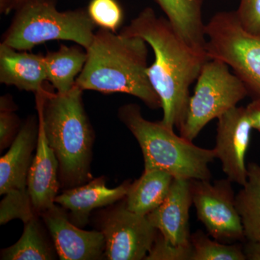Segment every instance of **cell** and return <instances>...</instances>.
Returning <instances> with one entry per match:
<instances>
[{
    "mask_svg": "<svg viewBox=\"0 0 260 260\" xmlns=\"http://www.w3.org/2000/svg\"><path fill=\"white\" fill-rule=\"evenodd\" d=\"M121 32L141 38L153 49L155 59L147 73L161 102V121L179 129L185 119L189 88L209 59L206 51L191 47L167 18L158 17L151 8L140 12Z\"/></svg>",
    "mask_w": 260,
    "mask_h": 260,
    "instance_id": "6da1fadb",
    "label": "cell"
},
{
    "mask_svg": "<svg viewBox=\"0 0 260 260\" xmlns=\"http://www.w3.org/2000/svg\"><path fill=\"white\" fill-rule=\"evenodd\" d=\"M147 44L141 38L101 28L85 49L86 62L75 85L83 90L129 94L150 109L161 108L147 73Z\"/></svg>",
    "mask_w": 260,
    "mask_h": 260,
    "instance_id": "7a4b0ae2",
    "label": "cell"
},
{
    "mask_svg": "<svg viewBox=\"0 0 260 260\" xmlns=\"http://www.w3.org/2000/svg\"><path fill=\"white\" fill-rule=\"evenodd\" d=\"M81 88L67 93L46 90L36 94L38 119L59 164V180L64 187L88 182L94 140L93 128L84 108Z\"/></svg>",
    "mask_w": 260,
    "mask_h": 260,
    "instance_id": "3957f363",
    "label": "cell"
},
{
    "mask_svg": "<svg viewBox=\"0 0 260 260\" xmlns=\"http://www.w3.org/2000/svg\"><path fill=\"white\" fill-rule=\"evenodd\" d=\"M118 116L139 143L145 170L164 171L189 180H210L209 164L216 158L214 149L197 146L161 121L147 120L138 104L122 106Z\"/></svg>",
    "mask_w": 260,
    "mask_h": 260,
    "instance_id": "277c9868",
    "label": "cell"
},
{
    "mask_svg": "<svg viewBox=\"0 0 260 260\" xmlns=\"http://www.w3.org/2000/svg\"><path fill=\"white\" fill-rule=\"evenodd\" d=\"M1 43L19 51L49 41H70L85 49L93 42L96 25L83 9L59 11L54 0H25Z\"/></svg>",
    "mask_w": 260,
    "mask_h": 260,
    "instance_id": "5b68a950",
    "label": "cell"
},
{
    "mask_svg": "<svg viewBox=\"0 0 260 260\" xmlns=\"http://www.w3.org/2000/svg\"><path fill=\"white\" fill-rule=\"evenodd\" d=\"M205 49L242 80L249 95L260 99V36L242 28L235 11L218 12L205 24Z\"/></svg>",
    "mask_w": 260,
    "mask_h": 260,
    "instance_id": "8992f818",
    "label": "cell"
},
{
    "mask_svg": "<svg viewBox=\"0 0 260 260\" xmlns=\"http://www.w3.org/2000/svg\"><path fill=\"white\" fill-rule=\"evenodd\" d=\"M247 95L245 85L226 64L208 59L189 99L185 119L179 129L181 136L193 142L210 121L237 107Z\"/></svg>",
    "mask_w": 260,
    "mask_h": 260,
    "instance_id": "52a82bcc",
    "label": "cell"
},
{
    "mask_svg": "<svg viewBox=\"0 0 260 260\" xmlns=\"http://www.w3.org/2000/svg\"><path fill=\"white\" fill-rule=\"evenodd\" d=\"M232 181L191 180L192 203L210 237L225 244L246 240Z\"/></svg>",
    "mask_w": 260,
    "mask_h": 260,
    "instance_id": "ba28073f",
    "label": "cell"
},
{
    "mask_svg": "<svg viewBox=\"0 0 260 260\" xmlns=\"http://www.w3.org/2000/svg\"><path fill=\"white\" fill-rule=\"evenodd\" d=\"M101 231L109 260L145 259L158 232L146 216L128 210L125 201L106 214Z\"/></svg>",
    "mask_w": 260,
    "mask_h": 260,
    "instance_id": "9c48e42d",
    "label": "cell"
},
{
    "mask_svg": "<svg viewBox=\"0 0 260 260\" xmlns=\"http://www.w3.org/2000/svg\"><path fill=\"white\" fill-rule=\"evenodd\" d=\"M215 150L227 179L243 186L248 177L246 155L252 124L246 107H236L218 119Z\"/></svg>",
    "mask_w": 260,
    "mask_h": 260,
    "instance_id": "30bf717a",
    "label": "cell"
},
{
    "mask_svg": "<svg viewBox=\"0 0 260 260\" xmlns=\"http://www.w3.org/2000/svg\"><path fill=\"white\" fill-rule=\"evenodd\" d=\"M61 260L99 259L106 241L102 231H85L70 220L68 211L55 204L41 215Z\"/></svg>",
    "mask_w": 260,
    "mask_h": 260,
    "instance_id": "8fae6325",
    "label": "cell"
},
{
    "mask_svg": "<svg viewBox=\"0 0 260 260\" xmlns=\"http://www.w3.org/2000/svg\"><path fill=\"white\" fill-rule=\"evenodd\" d=\"M192 205L191 180L174 178L164 203L146 217L167 242L186 245L191 243L189 210Z\"/></svg>",
    "mask_w": 260,
    "mask_h": 260,
    "instance_id": "7c38bea8",
    "label": "cell"
},
{
    "mask_svg": "<svg viewBox=\"0 0 260 260\" xmlns=\"http://www.w3.org/2000/svg\"><path fill=\"white\" fill-rule=\"evenodd\" d=\"M39 122L37 152L29 169L27 188L34 210L39 215L54 206L60 181L59 164Z\"/></svg>",
    "mask_w": 260,
    "mask_h": 260,
    "instance_id": "4fadbf2b",
    "label": "cell"
},
{
    "mask_svg": "<svg viewBox=\"0 0 260 260\" xmlns=\"http://www.w3.org/2000/svg\"><path fill=\"white\" fill-rule=\"evenodd\" d=\"M39 122L34 116L20 126L9 150L0 160V194L26 191L32 151L37 145Z\"/></svg>",
    "mask_w": 260,
    "mask_h": 260,
    "instance_id": "5bb4252c",
    "label": "cell"
},
{
    "mask_svg": "<svg viewBox=\"0 0 260 260\" xmlns=\"http://www.w3.org/2000/svg\"><path fill=\"white\" fill-rule=\"evenodd\" d=\"M130 184L125 181L115 188H109L104 177L97 178L87 184L66 189L57 195L55 203L69 210L70 220L75 225L84 227L93 210L114 204L125 198Z\"/></svg>",
    "mask_w": 260,
    "mask_h": 260,
    "instance_id": "9a60e30c",
    "label": "cell"
},
{
    "mask_svg": "<svg viewBox=\"0 0 260 260\" xmlns=\"http://www.w3.org/2000/svg\"><path fill=\"white\" fill-rule=\"evenodd\" d=\"M47 81L44 55L0 44V83L38 94L47 90Z\"/></svg>",
    "mask_w": 260,
    "mask_h": 260,
    "instance_id": "2e32d148",
    "label": "cell"
},
{
    "mask_svg": "<svg viewBox=\"0 0 260 260\" xmlns=\"http://www.w3.org/2000/svg\"><path fill=\"white\" fill-rule=\"evenodd\" d=\"M178 34L188 44L205 51L203 0H155Z\"/></svg>",
    "mask_w": 260,
    "mask_h": 260,
    "instance_id": "e0dca14e",
    "label": "cell"
},
{
    "mask_svg": "<svg viewBox=\"0 0 260 260\" xmlns=\"http://www.w3.org/2000/svg\"><path fill=\"white\" fill-rule=\"evenodd\" d=\"M174 177L160 170H144L139 179L130 184L125 197L126 208L147 216L167 198Z\"/></svg>",
    "mask_w": 260,
    "mask_h": 260,
    "instance_id": "ac0fdd59",
    "label": "cell"
},
{
    "mask_svg": "<svg viewBox=\"0 0 260 260\" xmlns=\"http://www.w3.org/2000/svg\"><path fill=\"white\" fill-rule=\"evenodd\" d=\"M87 60L86 50L73 46L61 45L44 55L47 80L57 93L70 91L75 85Z\"/></svg>",
    "mask_w": 260,
    "mask_h": 260,
    "instance_id": "d6986e66",
    "label": "cell"
},
{
    "mask_svg": "<svg viewBox=\"0 0 260 260\" xmlns=\"http://www.w3.org/2000/svg\"><path fill=\"white\" fill-rule=\"evenodd\" d=\"M246 184L236 195L246 241H260V165L249 162Z\"/></svg>",
    "mask_w": 260,
    "mask_h": 260,
    "instance_id": "ffe728a7",
    "label": "cell"
},
{
    "mask_svg": "<svg viewBox=\"0 0 260 260\" xmlns=\"http://www.w3.org/2000/svg\"><path fill=\"white\" fill-rule=\"evenodd\" d=\"M39 217L25 224L23 235L18 242L3 249L1 259L51 260L56 259L55 247L51 246L44 234Z\"/></svg>",
    "mask_w": 260,
    "mask_h": 260,
    "instance_id": "44dd1931",
    "label": "cell"
},
{
    "mask_svg": "<svg viewBox=\"0 0 260 260\" xmlns=\"http://www.w3.org/2000/svg\"><path fill=\"white\" fill-rule=\"evenodd\" d=\"M191 260H246L242 246L212 240L203 231L191 234Z\"/></svg>",
    "mask_w": 260,
    "mask_h": 260,
    "instance_id": "7402d4cb",
    "label": "cell"
},
{
    "mask_svg": "<svg viewBox=\"0 0 260 260\" xmlns=\"http://www.w3.org/2000/svg\"><path fill=\"white\" fill-rule=\"evenodd\" d=\"M0 206V224L3 225L13 219H20L24 223L40 216L35 211L28 191H15L5 194Z\"/></svg>",
    "mask_w": 260,
    "mask_h": 260,
    "instance_id": "603a6c76",
    "label": "cell"
},
{
    "mask_svg": "<svg viewBox=\"0 0 260 260\" xmlns=\"http://www.w3.org/2000/svg\"><path fill=\"white\" fill-rule=\"evenodd\" d=\"M87 11L94 24L101 28L116 32L122 23V9L116 0H91Z\"/></svg>",
    "mask_w": 260,
    "mask_h": 260,
    "instance_id": "cb8c5ba5",
    "label": "cell"
},
{
    "mask_svg": "<svg viewBox=\"0 0 260 260\" xmlns=\"http://www.w3.org/2000/svg\"><path fill=\"white\" fill-rule=\"evenodd\" d=\"M15 105L10 95L0 99V150L10 146L18 135L20 121L15 114Z\"/></svg>",
    "mask_w": 260,
    "mask_h": 260,
    "instance_id": "d4e9b609",
    "label": "cell"
},
{
    "mask_svg": "<svg viewBox=\"0 0 260 260\" xmlns=\"http://www.w3.org/2000/svg\"><path fill=\"white\" fill-rule=\"evenodd\" d=\"M192 254L191 244L186 245H174L167 242L158 234L146 260H191Z\"/></svg>",
    "mask_w": 260,
    "mask_h": 260,
    "instance_id": "484cf974",
    "label": "cell"
},
{
    "mask_svg": "<svg viewBox=\"0 0 260 260\" xmlns=\"http://www.w3.org/2000/svg\"><path fill=\"white\" fill-rule=\"evenodd\" d=\"M235 13L244 30L260 36V0H240Z\"/></svg>",
    "mask_w": 260,
    "mask_h": 260,
    "instance_id": "4316f807",
    "label": "cell"
},
{
    "mask_svg": "<svg viewBox=\"0 0 260 260\" xmlns=\"http://www.w3.org/2000/svg\"><path fill=\"white\" fill-rule=\"evenodd\" d=\"M246 107L253 129L257 130L260 133V99H253L252 102Z\"/></svg>",
    "mask_w": 260,
    "mask_h": 260,
    "instance_id": "83f0119b",
    "label": "cell"
},
{
    "mask_svg": "<svg viewBox=\"0 0 260 260\" xmlns=\"http://www.w3.org/2000/svg\"><path fill=\"white\" fill-rule=\"evenodd\" d=\"M243 250L246 259L260 260V241H247Z\"/></svg>",
    "mask_w": 260,
    "mask_h": 260,
    "instance_id": "f1b7e54d",
    "label": "cell"
},
{
    "mask_svg": "<svg viewBox=\"0 0 260 260\" xmlns=\"http://www.w3.org/2000/svg\"><path fill=\"white\" fill-rule=\"evenodd\" d=\"M25 0H15V8L16 9L20 5L23 4Z\"/></svg>",
    "mask_w": 260,
    "mask_h": 260,
    "instance_id": "f546056e",
    "label": "cell"
}]
</instances>
